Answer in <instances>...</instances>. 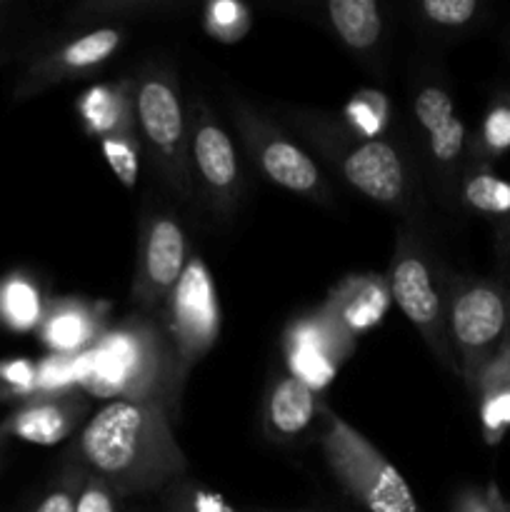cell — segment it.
Instances as JSON below:
<instances>
[{
    "label": "cell",
    "mask_w": 510,
    "mask_h": 512,
    "mask_svg": "<svg viewBox=\"0 0 510 512\" xmlns=\"http://www.w3.org/2000/svg\"><path fill=\"white\" fill-rule=\"evenodd\" d=\"M185 380L163 323L135 313L80 355L78 388L100 400H133L175 413Z\"/></svg>",
    "instance_id": "obj_2"
},
{
    "label": "cell",
    "mask_w": 510,
    "mask_h": 512,
    "mask_svg": "<svg viewBox=\"0 0 510 512\" xmlns=\"http://www.w3.org/2000/svg\"><path fill=\"white\" fill-rule=\"evenodd\" d=\"M88 415V400L75 393L33 395L3 420L10 438L35 445H55L70 438Z\"/></svg>",
    "instance_id": "obj_15"
},
{
    "label": "cell",
    "mask_w": 510,
    "mask_h": 512,
    "mask_svg": "<svg viewBox=\"0 0 510 512\" xmlns=\"http://www.w3.org/2000/svg\"><path fill=\"white\" fill-rule=\"evenodd\" d=\"M388 98L373 90L353 95L345 108V120L350 123V133L358 138L375 140L380 130L388 125Z\"/></svg>",
    "instance_id": "obj_24"
},
{
    "label": "cell",
    "mask_w": 510,
    "mask_h": 512,
    "mask_svg": "<svg viewBox=\"0 0 510 512\" xmlns=\"http://www.w3.org/2000/svg\"><path fill=\"white\" fill-rule=\"evenodd\" d=\"M168 512H243V510L230 508L223 498L208 493V490L185 485V488H178L173 495H170Z\"/></svg>",
    "instance_id": "obj_31"
},
{
    "label": "cell",
    "mask_w": 510,
    "mask_h": 512,
    "mask_svg": "<svg viewBox=\"0 0 510 512\" xmlns=\"http://www.w3.org/2000/svg\"><path fill=\"white\" fill-rule=\"evenodd\" d=\"M413 113L428 138L430 160L443 175H453L465 150V125L455 115L453 98L440 85H423L413 98Z\"/></svg>",
    "instance_id": "obj_16"
},
{
    "label": "cell",
    "mask_w": 510,
    "mask_h": 512,
    "mask_svg": "<svg viewBox=\"0 0 510 512\" xmlns=\"http://www.w3.org/2000/svg\"><path fill=\"white\" fill-rule=\"evenodd\" d=\"M78 115L85 130L98 140L115 133H135L138 120H135L133 83L118 80L110 85H93L78 98Z\"/></svg>",
    "instance_id": "obj_19"
},
{
    "label": "cell",
    "mask_w": 510,
    "mask_h": 512,
    "mask_svg": "<svg viewBox=\"0 0 510 512\" xmlns=\"http://www.w3.org/2000/svg\"><path fill=\"white\" fill-rule=\"evenodd\" d=\"M40 340L53 355H83L105 333L98 305L80 298L55 300L40 320Z\"/></svg>",
    "instance_id": "obj_17"
},
{
    "label": "cell",
    "mask_w": 510,
    "mask_h": 512,
    "mask_svg": "<svg viewBox=\"0 0 510 512\" xmlns=\"http://www.w3.org/2000/svg\"><path fill=\"white\" fill-rule=\"evenodd\" d=\"M455 512H493V508H490V503H488V498H485V495L468 493L465 498H460L458 510H455Z\"/></svg>",
    "instance_id": "obj_34"
},
{
    "label": "cell",
    "mask_w": 510,
    "mask_h": 512,
    "mask_svg": "<svg viewBox=\"0 0 510 512\" xmlns=\"http://www.w3.org/2000/svg\"><path fill=\"white\" fill-rule=\"evenodd\" d=\"M390 285V298L400 308V313L410 320L430 353L440 365L458 375V360H455L453 343L448 333V300L438 288L433 268L423 255L413 235L400 230L398 248H395L393 265L385 275Z\"/></svg>",
    "instance_id": "obj_7"
},
{
    "label": "cell",
    "mask_w": 510,
    "mask_h": 512,
    "mask_svg": "<svg viewBox=\"0 0 510 512\" xmlns=\"http://www.w3.org/2000/svg\"><path fill=\"white\" fill-rule=\"evenodd\" d=\"M483 145L490 153H503L510 148V105L500 103L485 115Z\"/></svg>",
    "instance_id": "obj_33"
},
{
    "label": "cell",
    "mask_w": 510,
    "mask_h": 512,
    "mask_svg": "<svg viewBox=\"0 0 510 512\" xmlns=\"http://www.w3.org/2000/svg\"><path fill=\"white\" fill-rule=\"evenodd\" d=\"M230 110H233V123L250 160L268 183L293 195L315 200V203H325L330 198V185L320 173L318 163L295 140L275 128L248 100L233 98Z\"/></svg>",
    "instance_id": "obj_8"
},
{
    "label": "cell",
    "mask_w": 510,
    "mask_h": 512,
    "mask_svg": "<svg viewBox=\"0 0 510 512\" xmlns=\"http://www.w3.org/2000/svg\"><path fill=\"white\" fill-rule=\"evenodd\" d=\"M83 483H85V470L70 460V463L63 468V473L58 475V480L50 485L48 493L40 498L38 508L33 512H75Z\"/></svg>",
    "instance_id": "obj_27"
},
{
    "label": "cell",
    "mask_w": 510,
    "mask_h": 512,
    "mask_svg": "<svg viewBox=\"0 0 510 512\" xmlns=\"http://www.w3.org/2000/svg\"><path fill=\"white\" fill-rule=\"evenodd\" d=\"M485 498H488V503H490V508H493V512H510V503L503 498V495H500V490L495 488V485H490L488 493H485Z\"/></svg>",
    "instance_id": "obj_35"
},
{
    "label": "cell",
    "mask_w": 510,
    "mask_h": 512,
    "mask_svg": "<svg viewBox=\"0 0 510 512\" xmlns=\"http://www.w3.org/2000/svg\"><path fill=\"white\" fill-rule=\"evenodd\" d=\"M250 28V13L245 5L233 3V0H215L205 8V30L215 40L223 43H235L243 38Z\"/></svg>",
    "instance_id": "obj_26"
},
{
    "label": "cell",
    "mask_w": 510,
    "mask_h": 512,
    "mask_svg": "<svg viewBox=\"0 0 510 512\" xmlns=\"http://www.w3.org/2000/svg\"><path fill=\"white\" fill-rule=\"evenodd\" d=\"M0 385H5V395L18 400H28L38 395V365L25 358L8 360L0 365Z\"/></svg>",
    "instance_id": "obj_30"
},
{
    "label": "cell",
    "mask_w": 510,
    "mask_h": 512,
    "mask_svg": "<svg viewBox=\"0 0 510 512\" xmlns=\"http://www.w3.org/2000/svg\"><path fill=\"white\" fill-rule=\"evenodd\" d=\"M165 333L175 350L178 370L188 380L190 370L213 350L220 335V305L213 275L200 255L188 258L183 275L160 308Z\"/></svg>",
    "instance_id": "obj_9"
},
{
    "label": "cell",
    "mask_w": 510,
    "mask_h": 512,
    "mask_svg": "<svg viewBox=\"0 0 510 512\" xmlns=\"http://www.w3.org/2000/svg\"><path fill=\"white\" fill-rule=\"evenodd\" d=\"M188 265V240L178 218L168 213H150L140 223L138 260H135L130 300L138 313H160L163 303L178 285Z\"/></svg>",
    "instance_id": "obj_11"
},
{
    "label": "cell",
    "mask_w": 510,
    "mask_h": 512,
    "mask_svg": "<svg viewBox=\"0 0 510 512\" xmlns=\"http://www.w3.org/2000/svg\"><path fill=\"white\" fill-rule=\"evenodd\" d=\"M120 500L103 480L85 473V483L80 488L75 512H120Z\"/></svg>",
    "instance_id": "obj_32"
},
{
    "label": "cell",
    "mask_w": 510,
    "mask_h": 512,
    "mask_svg": "<svg viewBox=\"0 0 510 512\" xmlns=\"http://www.w3.org/2000/svg\"><path fill=\"white\" fill-rule=\"evenodd\" d=\"M10 58H13V53H10V50H5V48H0V65L8 63Z\"/></svg>",
    "instance_id": "obj_38"
},
{
    "label": "cell",
    "mask_w": 510,
    "mask_h": 512,
    "mask_svg": "<svg viewBox=\"0 0 510 512\" xmlns=\"http://www.w3.org/2000/svg\"><path fill=\"white\" fill-rule=\"evenodd\" d=\"M140 148H143V140H140L138 130L135 133H115L100 140V150H103L110 170L125 188H135V183H138Z\"/></svg>",
    "instance_id": "obj_25"
},
{
    "label": "cell",
    "mask_w": 510,
    "mask_h": 512,
    "mask_svg": "<svg viewBox=\"0 0 510 512\" xmlns=\"http://www.w3.org/2000/svg\"><path fill=\"white\" fill-rule=\"evenodd\" d=\"M320 450L340 488L365 512H423L400 470L338 413L320 403Z\"/></svg>",
    "instance_id": "obj_3"
},
{
    "label": "cell",
    "mask_w": 510,
    "mask_h": 512,
    "mask_svg": "<svg viewBox=\"0 0 510 512\" xmlns=\"http://www.w3.org/2000/svg\"><path fill=\"white\" fill-rule=\"evenodd\" d=\"M255 512H280V510H255Z\"/></svg>",
    "instance_id": "obj_39"
},
{
    "label": "cell",
    "mask_w": 510,
    "mask_h": 512,
    "mask_svg": "<svg viewBox=\"0 0 510 512\" xmlns=\"http://www.w3.org/2000/svg\"><path fill=\"white\" fill-rule=\"evenodd\" d=\"M8 440H10L8 428H5V423H0V468H3V455H5V448H8Z\"/></svg>",
    "instance_id": "obj_37"
},
{
    "label": "cell",
    "mask_w": 510,
    "mask_h": 512,
    "mask_svg": "<svg viewBox=\"0 0 510 512\" xmlns=\"http://www.w3.org/2000/svg\"><path fill=\"white\" fill-rule=\"evenodd\" d=\"M318 413V393L293 375H283L268 390L263 428L273 440H293L313 425Z\"/></svg>",
    "instance_id": "obj_18"
},
{
    "label": "cell",
    "mask_w": 510,
    "mask_h": 512,
    "mask_svg": "<svg viewBox=\"0 0 510 512\" xmlns=\"http://www.w3.org/2000/svg\"><path fill=\"white\" fill-rule=\"evenodd\" d=\"M300 125L323 158L338 165L350 188L395 213H405L410 208L413 203L410 173L395 145L380 138H358L350 130L325 120H303Z\"/></svg>",
    "instance_id": "obj_5"
},
{
    "label": "cell",
    "mask_w": 510,
    "mask_h": 512,
    "mask_svg": "<svg viewBox=\"0 0 510 512\" xmlns=\"http://www.w3.org/2000/svg\"><path fill=\"white\" fill-rule=\"evenodd\" d=\"M390 285L385 275H353L335 285L318 315L345 353H353L360 335L380 325L388 313Z\"/></svg>",
    "instance_id": "obj_13"
},
{
    "label": "cell",
    "mask_w": 510,
    "mask_h": 512,
    "mask_svg": "<svg viewBox=\"0 0 510 512\" xmlns=\"http://www.w3.org/2000/svg\"><path fill=\"white\" fill-rule=\"evenodd\" d=\"M10 13H13V5L5 3V0H0V30L10 23Z\"/></svg>",
    "instance_id": "obj_36"
},
{
    "label": "cell",
    "mask_w": 510,
    "mask_h": 512,
    "mask_svg": "<svg viewBox=\"0 0 510 512\" xmlns=\"http://www.w3.org/2000/svg\"><path fill=\"white\" fill-rule=\"evenodd\" d=\"M130 83L138 133L148 148L153 170L175 198L190 200V125L180 98L178 78L163 65H145Z\"/></svg>",
    "instance_id": "obj_4"
},
{
    "label": "cell",
    "mask_w": 510,
    "mask_h": 512,
    "mask_svg": "<svg viewBox=\"0 0 510 512\" xmlns=\"http://www.w3.org/2000/svg\"><path fill=\"white\" fill-rule=\"evenodd\" d=\"M463 200L478 213L505 218L510 215V183L490 173H475L465 180Z\"/></svg>",
    "instance_id": "obj_23"
},
{
    "label": "cell",
    "mask_w": 510,
    "mask_h": 512,
    "mask_svg": "<svg viewBox=\"0 0 510 512\" xmlns=\"http://www.w3.org/2000/svg\"><path fill=\"white\" fill-rule=\"evenodd\" d=\"M510 303L503 288L470 280L453 288L448 298V333L458 375L473 393L475 380L508 340Z\"/></svg>",
    "instance_id": "obj_6"
},
{
    "label": "cell",
    "mask_w": 510,
    "mask_h": 512,
    "mask_svg": "<svg viewBox=\"0 0 510 512\" xmlns=\"http://www.w3.org/2000/svg\"><path fill=\"white\" fill-rule=\"evenodd\" d=\"M420 13L430 25L438 28H463L478 13L475 0H425Z\"/></svg>",
    "instance_id": "obj_29"
},
{
    "label": "cell",
    "mask_w": 510,
    "mask_h": 512,
    "mask_svg": "<svg viewBox=\"0 0 510 512\" xmlns=\"http://www.w3.org/2000/svg\"><path fill=\"white\" fill-rule=\"evenodd\" d=\"M45 315L43 298H40L38 285L25 275H10L0 283V323L10 330H33L40 328V320Z\"/></svg>",
    "instance_id": "obj_22"
},
{
    "label": "cell",
    "mask_w": 510,
    "mask_h": 512,
    "mask_svg": "<svg viewBox=\"0 0 510 512\" xmlns=\"http://www.w3.org/2000/svg\"><path fill=\"white\" fill-rule=\"evenodd\" d=\"M283 350L285 360H288V375L298 378L315 393L328 388L338 375L340 363L350 358L333 338L318 310L308 318H298L288 325L283 335Z\"/></svg>",
    "instance_id": "obj_14"
},
{
    "label": "cell",
    "mask_w": 510,
    "mask_h": 512,
    "mask_svg": "<svg viewBox=\"0 0 510 512\" xmlns=\"http://www.w3.org/2000/svg\"><path fill=\"white\" fill-rule=\"evenodd\" d=\"M125 43V33L120 28H93L88 33L73 35L68 40H58V43L48 45L43 53L33 55L20 73L18 83H15L13 98L28 100L33 95L43 93V90L53 88V85L65 83V80L83 78L90 75L95 68L105 63L110 55L120 50Z\"/></svg>",
    "instance_id": "obj_12"
},
{
    "label": "cell",
    "mask_w": 510,
    "mask_h": 512,
    "mask_svg": "<svg viewBox=\"0 0 510 512\" xmlns=\"http://www.w3.org/2000/svg\"><path fill=\"white\" fill-rule=\"evenodd\" d=\"M73 455L75 465L118 498L163 490L188 470L170 415L133 400H110L95 410L80 428Z\"/></svg>",
    "instance_id": "obj_1"
},
{
    "label": "cell",
    "mask_w": 510,
    "mask_h": 512,
    "mask_svg": "<svg viewBox=\"0 0 510 512\" xmlns=\"http://www.w3.org/2000/svg\"><path fill=\"white\" fill-rule=\"evenodd\" d=\"M190 168L213 218L230 220L240 200V165L228 130L205 100L190 103Z\"/></svg>",
    "instance_id": "obj_10"
},
{
    "label": "cell",
    "mask_w": 510,
    "mask_h": 512,
    "mask_svg": "<svg viewBox=\"0 0 510 512\" xmlns=\"http://www.w3.org/2000/svg\"><path fill=\"white\" fill-rule=\"evenodd\" d=\"M338 38L355 53H368L383 35V13L375 0H330L325 5Z\"/></svg>",
    "instance_id": "obj_21"
},
{
    "label": "cell",
    "mask_w": 510,
    "mask_h": 512,
    "mask_svg": "<svg viewBox=\"0 0 510 512\" xmlns=\"http://www.w3.org/2000/svg\"><path fill=\"white\" fill-rule=\"evenodd\" d=\"M80 378V355H50L38 365V395L70 393Z\"/></svg>",
    "instance_id": "obj_28"
},
{
    "label": "cell",
    "mask_w": 510,
    "mask_h": 512,
    "mask_svg": "<svg viewBox=\"0 0 510 512\" xmlns=\"http://www.w3.org/2000/svg\"><path fill=\"white\" fill-rule=\"evenodd\" d=\"M473 395L478 398L485 440L490 445L500 443L510 428V338L500 345L495 358L478 375Z\"/></svg>",
    "instance_id": "obj_20"
}]
</instances>
